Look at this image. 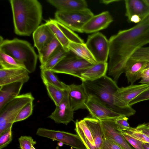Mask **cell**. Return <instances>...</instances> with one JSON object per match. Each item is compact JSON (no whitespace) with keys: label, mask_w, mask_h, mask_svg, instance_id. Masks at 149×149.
<instances>
[{"label":"cell","mask_w":149,"mask_h":149,"mask_svg":"<svg viewBox=\"0 0 149 149\" xmlns=\"http://www.w3.org/2000/svg\"><path fill=\"white\" fill-rule=\"evenodd\" d=\"M149 89V83L132 84L119 88L114 95V104L116 107L125 110L134 115L136 111L129 105V103Z\"/></svg>","instance_id":"7"},{"label":"cell","mask_w":149,"mask_h":149,"mask_svg":"<svg viewBox=\"0 0 149 149\" xmlns=\"http://www.w3.org/2000/svg\"><path fill=\"white\" fill-rule=\"evenodd\" d=\"M100 121L103 129L104 138L112 141L124 149H135L127 142L120 133L115 119Z\"/></svg>","instance_id":"14"},{"label":"cell","mask_w":149,"mask_h":149,"mask_svg":"<svg viewBox=\"0 0 149 149\" xmlns=\"http://www.w3.org/2000/svg\"><path fill=\"white\" fill-rule=\"evenodd\" d=\"M12 126L0 135V149L6 147L12 141Z\"/></svg>","instance_id":"35"},{"label":"cell","mask_w":149,"mask_h":149,"mask_svg":"<svg viewBox=\"0 0 149 149\" xmlns=\"http://www.w3.org/2000/svg\"><path fill=\"white\" fill-rule=\"evenodd\" d=\"M147 64L146 61L130 58L125 66L124 73L125 74L128 83L132 85L137 80L141 79L142 72Z\"/></svg>","instance_id":"19"},{"label":"cell","mask_w":149,"mask_h":149,"mask_svg":"<svg viewBox=\"0 0 149 149\" xmlns=\"http://www.w3.org/2000/svg\"><path fill=\"white\" fill-rule=\"evenodd\" d=\"M147 100H149V89L141 94L131 101L129 105L132 106L137 103Z\"/></svg>","instance_id":"39"},{"label":"cell","mask_w":149,"mask_h":149,"mask_svg":"<svg viewBox=\"0 0 149 149\" xmlns=\"http://www.w3.org/2000/svg\"><path fill=\"white\" fill-rule=\"evenodd\" d=\"M93 14L88 8L72 11L57 10L55 14V19L73 31L82 33V29Z\"/></svg>","instance_id":"6"},{"label":"cell","mask_w":149,"mask_h":149,"mask_svg":"<svg viewBox=\"0 0 149 149\" xmlns=\"http://www.w3.org/2000/svg\"><path fill=\"white\" fill-rule=\"evenodd\" d=\"M31 149H36L33 146H32L31 148Z\"/></svg>","instance_id":"46"},{"label":"cell","mask_w":149,"mask_h":149,"mask_svg":"<svg viewBox=\"0 0 149 149\" xmlns=\"http://www.w3.org/2000/svg\"><path fill=\"white\" fill-rule=\"evenodd\" d=\"M125 3L129 22L138 23L149 16V6L145 0H126Z\"/></svg>","instance_id":"13"},{"label":"cell","mask_w":149,"mask_h":149,"mask_svg":"<svg viewBox=\"0 0 149 149\" xmlns=\"http://www.w3.org/2000/svg\"><path fill=\"white\" fill-rule=\"evenodd\" d=\"M0 44H1L3 41V39L2 37L0 36Z\"/></svg>","instance_id":"44"},{"label":"cell","mask_w":149,"mask_h":149,"mask_svg":"<svg viewBox=\"0 0 149 149\" xmlns=\"http://www.w3.org/2000/svg\"><path fill=\"white\" fill-rule=\"evenodd\" d=\"M142 146L143 149H149V143L142 142Z\"/></svg>","instance_id":"43"},{"label":"cell","mask_w":149,"mask_h":149,"mask_svg":"<svg viewBox=\"0 0 149 149\" xmlns=\"http://www.w3.org/2000/svg\"><path fill=\"white\" fill-rule=\"evenodd\" d=\"M33 102L28 103L22 109L16 117L14 123L24 120L32 114L33 107Z\"/></svg>","instance_id":"34"},{"label":"cell","mask_w":149,"mask_h":149,"mask_svg":"<svg viewBox=\"0 0 149 149\" xmlns=\"http://www.w3.org/2000/svg\"><path fill=\"white\" fill-rule=\"evenodd\" d=\"M83 119L91 132L96 149H100L104 139L103 130L100 121L92 117H86Z\"/></svg>","instance_id":"22"},{"label":"cell","mask_w":149,"mask_h":149,"mask_svg":"<svg viewBox=\"0 0 149 149\" xmlns=\"http://www.w3.org/2000/svg\"><path fill=\"white\" fill-rule=\"evenodd\" d=\"M135 128L138 131L149 137V122L139 124Z\"/></svg>","instance_id":"41"},{"label":"cell","mask_w":149,"mask_h":149,"mask_svg":"<svg viewBox=\"0 0 149 149\" xmlns=\"http://www.w3.org/2000/svg\"><path fill=\"white\" fill-rule=\"evenodd\" d=\"M130 58L147 62V66L143 71L142 77L139 83H149V47H142L139 48Z\"/></svg>","instance_id":"27"},{"label":"cell","mask_w":149,"mask_h":149,"mask_svg":"<svg viewBox=\"0 0 149 149\" xmlns=\"http://www.w3.org/2000/svg\"><path fill=\"white\" fill-rule=\"evenodd\" d=\"M0 50L20 63L29 73L35 71L38 55L33 47L27 41L17 38L4 40L0 44Z\"/></svg>","instance_id":"4"},{"label":"cell","mask_w":149,"mask_h":149,"mask_svg":"<svg viewBox=\"0 0 149 149\" xmlns=\"http://www.w3.org/2000/svg\"><path fill=\"white\" fill-rule=\"evenodd\" d=\"M68 48L70 52L92 65L97 63L85 43L71 42L69 44Z\"/></svg>","instance_id":"26"},{"label":"cell","mask_w":149,"mask_h":149,"mask_svg":"<svg viewBox=\"0 0 149 149\" xmlns=\"http://www.w3.org/2000/svg\"><path fill=\"white\" fill-rule=\"evenodd\" d=\"M37 135L59 141L76 149H87L77 134L63 131L55 130L45 128H39L36 131Z\"/></svg>","instance_id":"11"},{"label":"cell","mask_w":149,"mask_h":149,"mask_svg":"<svg viewBox=\"0 0 149 149\" xmlns=\"http://www.w3.org/2000/svg\"><path fill=\"white\" fill-rule=\"evenodd\" d=\"M107 62L97 63L84 71L80 79L83 81H93L106 75L108 70Z\"/></svg>","instance_id":"24"},{"label":"cell","mask_w":149,"mask_h":149,"mask_svg":"<svg viewBox=\"0 0 149 149\" xmlns=\"http://www.w3.org/2000/svg\"><path fill=\"white\" fill-rule=\"evenodd\" d=\"M120 131L143 142L149 143V137L145 134L138 131L135 127H130Z\"/></svg>","instance_id":"33"},{"label":"cell","mask_w":149,"mask_h":149,"mask_svg":"<svg viewBox=\"0 0 149 149\" xmlns=\"http://www.w3.org/2000/svg\"><path fill=\"white\" fill-rule=\"evenodd\" d=\"M85 44L97 63L107 62L109 41L103 34L97 32L89 36Z\"/></svg>","instance_id":"10"},{"label":"cell","mask_w":149,"mask_h":149,"mask_svg":"<svg viewBox=\"0 0 149 149\" xmlns=\"http://www.w3.org/2000/svg\"><path fill=\"white\" fill-rule=\"evenodd\" d=\"M29 78V73L24 68L0 69V86L17 82L24 84Z\"/></svg>","instance_id":"18"},{"label":"cell","mask_w":149,"mask_h":149,"mask_svg":"<svg viewBox=\"0 0 149 149\" xmlns=\"http://www.w3.org/2000/svg\"><path fill=\"white\" fill-rule=\"evenodd\" d=\"M33 36L34 46L38 51L55 38L45 23L40 25L33 32Z\"/></svg>","instance_id":"20"},{"label":"cell","mask_w":149,"mask_h":149,"mask_svg":"<svg viewBox=\"0 0 149 149\" xmlns=\"http://www.w3.org/2000/svg\"><path fill=\"white\" fill-rule=\"evenodd\" d=\"M118 0H103L101 1V3L106 5H107L111 3L119 1Z\"/></svg>","instance_id":"42"},{"label":"cell","mask_w":149,"mask_h":149,"mask_svg":"<svg viewBox=\"0 0 149 149\" xmlns=\"http://www.w3.org/2000/svg\"><path fill=\"white\" fill-rule=\"evenodd\" d=\"M68 86L69 98L73 110L86 109L85 104L88 96L83 84L82 83L79 85L73 84Z\"/></svg>","instance_id":"16"},{"label":"cell","mask_w":149,"mask_h":149,"mask_svg":"<svg viewBox=\"0 0 149 149\" xmlns=\"http://www.w3.org/2000/svg\"><path fill=\"white\" fill-rule=\"evenodd\" d=\"M100 149H124L112 141L104 138Z\"/></svg>","instance_id":"40"},{"label":"cell","mask_w":149,"mask_h":149,"mask_svg":"<svg viewBox=\"0 0 149 149\" xmlns=\"http://www.w3.org/2000/svg\"><path fill=\"white\" fill-rule=\"evenodd\" d=\"M24 84L17 82L0 86V109L10 100L19 95Z\"/></svg>","instance_id":"21"},{"label":"cell","mask_w":149,"mask_h":149,"mask_svg":"<svg viewBox=\"0 0 149 149\" xmlns=\"http://www.w3.org/2000/svg\"></svg>","instance_id":"47"},{"label":"cell","mask_w":149,"mask_h":149,"mask_svg":"<svg viewBox=\"0 0 149 149\" xmlns=\"http://www.w3.org/2000/svg\"><path fill=\"white\" fill-rule=\"evenodd\" d=\"M48 94L56 106L63 98L66 91L61 89L47 83H44Z\"/></svg>","instance_id":"32"},{"label":"cell","mask_w":149,"mask_h":149,"mask_svg":"<svg viewBox=\"0 0 149 149\" xmlns=\"http://www.w3.org/2000/svg\"><path fill=\"white\" fill-rule=\"evenodd\" d=\"M88 95L96 96L107 107L113 111L127 117L133 115L128 111L116 107L114 95L118 89L116 81L106 75L93 81H82Z\"/></svg>","instance_id":"3"},{"label":"cell","mask_w":149,"mask_h":149,"mask_svg":"<svg viewBox=\"0 0 149 149\" xmlns=\"http://www.w3.org/2000/svg\"><path fill=\"white\" fill-rule=\"evenodd\" d=\"M128 119L127 117L124 116H121L115 119V123L119 130H122L126 128L130 127L127 122Z\"/></svg>","instance_id":"38"},{"label":"cell","mask_w":149,"mask_h":149,"mask_svg":"<svg viewBox=\"0 0 149 149\" xmlns=\"http://www.w3.org/2000/svg\"><path fill=\"white\" fill-rule=\"evenodd\" d=\"M113 19L108 11L93 16L85 24L82 33H95L107 28L113 22Z\"/></svg>","instance_id":"17"},{"label":"cell","mask_w":149,"mask_h":149,"mask_svg":"<svg viewBox=\"0 0 149 149\" xmlns=\"http://www.w3.org/2000/svg\"><path fill=\"white\" fill-rule=\"evenodd\" d=\"M92 65L70 52L50 70L54 73L69 74L80 79L82 72Z\"/></svg>","instance_id":"8"},{"label":"cell","mask_w":149,"mask_h":149,"mask_svg":"<svg viewBox=\"0 0 149 149\" xmlns=\"http://www.w3.org/2000/svg\"><path fill=\"white\" fill-rule=\"evenodd\" d=\"M34 100L31 93L19 95L6 103L0 109V135L12 126L22 109Z\"/></svg>","instance_id":"5"},{"label":"cell","mask_w":149,"mask_h":149,"mask_svg":"<svg viewBox=\"0 0 149 149\" xmlns=\"http://www.w3.org/2000/svg\"><path fill=\"white\" fill-rule=\"evenodd\" d=\"M41 77L44 83H48L63 90H68V85L61 81L50 70H41Z\"/></svg>","instance_id":"29"},{"label":"cell","mask_w":149,"mask_h":149,"mask_svg":"<svg viewBox=\"0 0 149 149\" xmlns=\"http://www.w3.org/2000/svg\"><path fill=\"white\" fill-rule=\"evenodd\" d=\"M61 46L58 41L55 38L38 51V57L40 66L44 65Z\"/></svg>","instance_id":"28"},{"label":"cell","mask_w":149,"mask_h":149,"mask_svg":"<svg viewBox=\"0 0 149 149\" xmlns=\"http://www.w3.org/2000/svg\"><path fill=\"white\" fill-rule=\"evenodd\" d=\"M120 131L125 140L135 149H143L142 146L143 142L132 137L120 130Z\"/></svg>","instance_id":"37"},{"label":"cell","mask_w":149,"mask_h":149,"mask_svg":"<svg viewBox=\"0 0 149 149\" xmlns=\"http://www.w3.org/2000/svg\"><path fill=\"white\" fill-rule=\"evenodd\" d=\"M145 1L146 3L149 6V0H145Z\"/></svg>","instance_id":"45"},{"label":"cell","mask_w":149,"mask_h":149,"mask_svg":"<svg viewBox=\"0 0 149 149\" xmlns=\"http://www.w3.org/2000/svg\"><path fill=\"white\" fill-rule=\"evenodd\" d=\"M45 23L66 52H70L68 48L71 42L84 43L83 40L77 34L56 19H49Z\"/></svg>","instance_id":"9"},{"label":"cell","mask_w":149,"mask_h":149,"mask_svg":"<svg viewBox=\"0 0 149 149\" xmlns=\"http://www.w3.org/2000/svg\"><path fill=\"white\" fill-rule=\"evenodd\" d=\"M85 104L86 109L92 117L100 120L115 119L121 116L112 111L103 104L96 96L88 95Z\"/></svg>","instance_id":"12"},{"label":"cell","mask_w":149,"mask_h":149,"mask_svg":"<svg viewBox=\"0 0 149 149\" xmlns=\"http://www.w3.org/2000/svg\"><path fill=\"white\" fill-rule=\"evenodd\" d=\"M74 111L70 103L67 90L62 101L56 106L54 111L48 118L54 120L56 123L67 125L73 120Z\"/></svg>","instance_id":"15"},{"label":"cell","mask_w":149,"mask_h":149,"mask_svg":"<svg viewBox=\"0 0 149 149\" xmlns=\"http://www.w3.org/2000/svg\"><path fill=\"white\" fill-rule=\"evenodd\" d=\"M14 31L17 35L29 36L40 26L42 10L37 0H10Z\"/></svg>","instance_id":"2"},{"label":"cell","mask_w":149,"mask_h":149,"mask_svg":"<svg viewBox=\"0 0 149 149\" xmlns=\"http://www.w3.org/2000/svg\"><path fill=\"white\" fill-rule=\"evenodd\" d=\"M69 52H66L61 46L60 47L44 65L40 66V69L51 70L65 57Z\"/></svg>","instance_id":"30"},{"label":"cell","mask_w":149,"mask_h":149,"mask_svg":"<svg viewBox=\"0 0 149 149\" xmlns=\"http://www.w3.org/2000/svg\"><path fill=\"white\" fill-rule=\"evenodd\" d=\"M74 130L87 149H96L91 132L84 119L76 121Z\"/></svg>","instance_id":"25"},{"label":"cell","mask_w":149,"mask_h":149,"mask_svg":"<svg viewBox=\"0 0 149 149\" xmlns=\"http://www.w3.org/2000/svg\"><path fill=\"white\" fill-rule=\"evenodd\" d=\"M20 149H31L32 146L36 143L31 136H21L18 139Z\"/></svg>","instance_id":"36"},{"label":"cell","mask_w":149,"mask_h":149,"mask_svg":"<svg viewBox=\"0 0 149 149\" xmlns=\"http://www.w3.org/2000/svg\"><path fill=\"white\" fill-rule=\"evenodd\" d=\"M47 1L60 11L78 10L88 8L87 2L84 0H47Z\"/></svg>","instance_id":"23"},{"label":"cell","mask_w":149,"mask_h":149,"mask_svg":"<svg viewBox=\"0 0 149 149\" xmlns=\"http://www.w3.org/2000/svg\"><path fill=\"white\" fill-rule=\"evenodd\" d=\"M0 69H10L24 66L16 59L0 50Z\"/></svg>","instance_id":"31"},{"label":"cell","mask_w":149,"mask_h":149,"mask_svg":"<svg viewBox=\"0 0 149 149\" xmlns=\"http://www.w3.org/2000/svg\"><path fill=\"white\" fill-rule=\"evenodd\" d=\"M133 27L119 31L109 39L108 75L116 81L127 61L138 49L149 43V18Z\"/></svg>","instance_id":"1"}]
</instances>
